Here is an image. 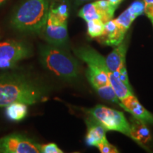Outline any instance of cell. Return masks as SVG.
I'll use <instances>...</instances> for the list:
<instances>
[{"instance_id": "6da1fadb", "label": "cell", "mask_w": 153, "mask_h": 153, "mask_svg": "<svg viewBox=\"0 0 153 153\" xmlns=\"http://www.w3.org/2000/svg\"><path fill=\"white\" fill-rule=\"evenodd\" d=\"M49 89L37 78L22 72L0 74V107L14 103L33 105L48 99Z\"/></svg>"}, {"instance_id": "7a4b0ae2", "label": "cell", "mask_w": 153, "mask_h": 153, "mask_svg": "<svg viewBox=\"0 0 153 153\" xmlns=\"http://www.w3.org/2000/svg\"><path fill=\"white\" fill-rule=\"evenodd\" d=\"M51 0H22L13 11L10 24L23 33L39 34L46 22Z\"/></svg>"}, {"instance_id": "3957f363", "label": "cell", "mask_w": 153, "mask_h": 153, "mask_svg": "<svg viewBox=\"0 0 153 153\" xmlns=\"http://www.w3.org/2000/svg\"><path fill=\"white\" fill-rule=\"evenodd\" d=\"M38 56L42 66L57 77L68 82L79 78V63L65 48L41 44L38 46Z\"/></svg>"}, {"instance_id": "277c9868", "label": "cell", "mask_w": 153, "mask_h": 153, "mask_svg": "<svg viewBox=\"0 0 153 153\" xmlns=\"http://www.w3.org/2000/svg\"><path fill=\"white\" fill-rule=\"evenodd\" d=\"M140 14L131 4L119 16L112 19L105 24V30L99 38V42L104 45L115 47L124 41L126 34L131 24Z\"/></svg>"}, {"instance_id": "5b68a950", "label": "cell", "mask_w": 153, "mask_h": 153, "mask_svg": "<svg viewBox=\"0 0 153 153\" xmlns=\"http://www.w3.org/2000/svg\"><path fill=\"white\" fill-rule=\"evenodd\" d=\"M85 112L100 123L106 131L119 132L133 140L130 123L122 111L102 105H97L92 108H85Z\"/></svg>"}, {"instance_id": "8992f818", "label": "cell", "mask_w": 153, "mask_h": 153, "mask_svg": "<svg viewBox=\"0 0 153 153\" xmlns=\"http://www.w3.org/2000/svg\"><path fill=\"white\" fill-rule=\"evenodd\" d=\"M33 55L31 44L25 41L7 40L0 43V70H8Z\"/></svg>"}, {"instance_id": "52a82bcc", "label": "cell", "mask_w": 153, "mask_h": 153, "mask_svg": "<svg viewBox=\"0 0 153 153\" xmlns=\"http://www.w3.org/2000/svg\"><path fill=\"white\" fill-rule=\"evenodd\" d=\"M48 44L65 48L68 44V21H62L48 12L46 22L38 34Z\"/></svg>"}, {"instance_id": "ba28073f", "label": "cell", "mask_w": 153, "mask_h": 153, "mask_svg": "<svg viewBox=\"0 0 153 153\" xmlns=\"http://www.w3.org/2000/svg\"><path fill=\"white\" fill-rule=\"evenodd\" d=\"M41 153V145L26 135L11 133L0 138V153Z\"/></svg>"}, {"instance_id": "9c48e42d", "label": "cell", "mask_w": 153, "mask_h": 153, "mask_svg": "<svg viewBox=\"0 0 153 153\" xmlns=\"http://www.w3.org/2000/svg\"><path fill=\"white\" fill-rule=\"evenodd\" d=\"M120 101L123 105V109L131 113L132 116L142 120L145 123L153 125V114L139 102L134 94L126 97Z\"/></svg>"}, {"instance_id": "30bf717a", "label": "cell", "mask_w": 153, "mask_h": 153, "mask_svg": "<svg viewBox=\"0 0 153 153\" xmlns=\"http://www.w3.org/2000/svg\"><path fill=\"white\" fill-rule=\"evenodd\" d=\"M87 126V132L85 136V143L88 146L97 147L106 139V130L95 120L92 117L86 120Z\"/></svg>"}, {"instance_id": "8fae6325", "label": "cell", "mask_w": 153, "mask_h": 153, "mask_svg": "<svg viewBox=\"0 0 153 153\" xmlns=\"http://www.w3.org/2000/svg\"><path fill=\"white\" fill-rule=\"evenodd\" d=\"M126 52L127 43L123 41L119 45L115 46L110 54L106 57V62L108 69L116 75L120 68L126 65Z\"/></svg>"}, {"instance_id": "7c38bea8", "label": "cell", "mask_w": 153, "mask_h": 153, "mask_svg": "<svg viewBox=\"0 0 153 153\" xmlns=\"http://www.w3.org/2000/svg\"><path fill=\"white\" fill-rule=\"evenodd\" d=\"M130 120V126L133 140L143 148L148 150L147 148H145V145L151 140V134L148 127L145 125V123L134 117L133 116H132Z\"/></svg>"}, {"instance_id": "4fadbf2b", "label": "cell", "mask_w": 153, "mask_h": 153, "mask_svg": "<svg viewBox=\"0 0 153 153\" xmlns=\"http://www.w3.org/2000/svg\"><path fill=\"white\" fill-rule=\"evenodd\" d=\"M86 76L94 89L110 84L107 72L102 68L94 65H87Z\"/></svg>"}, {"instance_id": "5bb4252c", "label": "cell", "mask_w": 153, "mask_h": 153, "mask_svg": "<svg viewBox=\"0 0 153 153\" xmlns=\"http://www.w3.org/2000/svg\"><path fill=\"white\" fill-rule=\"evenodd\" d=\"M28 105L24 103H14L6 106V117L12 122H20L28 115Z\"/></svg>"}, {"instance_id": "9a60e30c", "label": "cell", "mask_w": 153, "mask_h": 153, "mask_svg": "<svg viewBox=\"0 0 153 153\" xmlns=\"http://www.w3.org/2000/svg\"><path fill=\"white\" fill-rule=\"evenodd\" d=\"M78 16L83 19L86 22L94 19H100L105 24L108 22L103 11L95 4L94 1L92 3H88L84 6L79 10Z\"/></svg>"}, {"instance_id": "2e32d148", "label": "cell", "mask_w": 153, "mask_h": 153, "mask_svg": "<svg viewBox=\"0 0 153 153\" xmlns=\"http://www.w3.org/2000/svg\"><path fill=\"white\" fill-rule=\"evenodd\" d=\"M49 11L62 21H68L70 7L68 0H51Z\"/></svg>"}, {"instance_id": "e0dca14e", "label": "cell", "mask_w": 153, "mask_h": 153, "mask_svg": "<svg viewBox=\"0 0 153 153\" xmlns=\"http://www.w3.org/2000/svg\"><path fill=\"white\" fill-rule=\"evenodd\" d=\"M94 89L97 92V94L100 96V97H101L102 99H104L108 101H110L111 103H114V104L119 105L121 108H123V105L121 104V101L118 99V96L116 94V91H114V88L112 87V86L110 84L109 85L97 87Z\"/></svg>"}, {"instance_id": "ac0fdd59", "label": "cell", "mask_w": 153, "mask_h": 153, "mask_svg": "<svg viewBox=\"0 0 153 153\" xmlns=\"http://www.w3.org/2000/svg\"><path fill=\"white\" fill-rule=\"evenodd\" d=\"M87 33L91 38H99L104 33L105 23L100 19H94L87 22Z\"/></svg>"}, {"instance_id": "d6986e66", "label": "cell", "mask_w": 153, "mask_h": 153, "mask_svg": "<svg viewBox=\"0 0 153 153\" xmlns=\"http://www.w3.org/2000/svg\"><path fill=\"white\" fill-rule=\"evenodd\" d=\"M97 148L101 153H118L119 152L114 145H111L107 140V139H105L104 141H102L97 146Z\"/></svg>"}, {"instance_id": "ffe728a7", "label": "cell", "mask_w": 153, "mask_h": 153, "mask_svg": "<svg viewBox=\"0 0 153 153\" xmlns=\"http://www.w3.org/2000/svg\"><path fill=\"white\" fill-rule=\"evenodd\" d=\"M63 151L53 143L41 145V153H62Z\"/></svg>"}, {"instance_id": "44dd1931", "label": "cell", "mask_w": 153, "mask_h": 153, "mask_svg": "<svg viewBox=\"0 0 153 153\" xmlns=\"http://www.w3.org/2000/svg\"><path fill=\"white\" fill-rule=\"evenodd\" d=\"M144 14L150 19L153 28V0H143Z\"/></svg>"}, {"instance_id": "7402d4cb", "label": "cell", "mask_w": 153, "mask_h": 153, "mask_svg": "<svg viewBox=\"0 0 153 153\" xmlns=\"http://www.w3.org/2000/svg\"><path fill=\"white\" fill-rule=\"evenodd\" d=\"M117 75L119 79H120V81L123 82V84L127 86L129 89H131V86L130 85L129 82V79H128V73H127V70H126V65H124L120 68V70H119V72H118Z\"/></svg>"}, {"instance_id": "603a6c76", "label": "cell", "mask_w": 153, "mask_h": 153, "mask_svg": "<svg viewBox=\"0 0 153 153\" xmlns=\"http://www.w3.org/2000/svg\"><path fill=\"white\" fill-rule=\"evenodd\" d=\"M108 1H109L112 5H114L116 7H118V6L122 3V1H123V0H108Z\"/></svg>"}, {"instance_id": "cb8c5ba5", "label": "cell", "mask_w": 153, "mask_h": 153, "mask_svg": "<svg viewBox=\"0 0 153 153\" xmlns=\"http://www.w3.org/2000/svg\"><path fill=\"white\" fill-rule=\"evenodd\" d=\"M94 1V0H74V3L77 5L82 4L84 3L89 2V1Z\"/></svg>"}, {"instance_id": "d4e9b609", "label": "cell", "mask_w": 153, "mask_h": 153, "mask_svg": "<svg viewBox=\"0 0 153 153\" xmlns=\"http://www.w3.org/2000/svg\"><path fill=\"white\" fill-rule=\"evenodd\" d=\"M6 1H7V0H0V5L2 4L3 3H4Z\"/></svg>"}, {"instance_id": "484cf974", "label": "cell", "mask_w": 153, "mask_h": 153, "mask_svg": "<svg viewBox=\"0 0 153 153\" xmlns=\"http://www.w3.org/2000/svg\"><path fill=\"white\" fill-rule=\"evenodd\" d=\"M0 38H1V37H0Z\"/></svg>"}]
</instances>
